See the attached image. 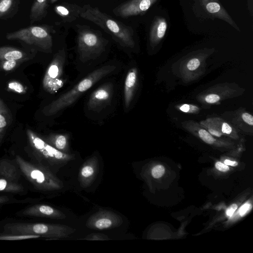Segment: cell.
<instances>
[{
	"instance_id": "cell-1",
	"label": "cell",
	"mask_w": 253,
	"mask_h": 253,
	"mask_svg": "<svg viewBox=\"0 0 253 253\" xmlns=\"http://www.w3.org/2000/svg\"><path fill=\"white\" fill-rule=\"evenodd\" d=\"M116 69V66L114 65H107L93 70L71 89L45 106L42 109V114L45 116H52L70 106L83 93L100 80L112 73Z\"/></svg>"
},
{
	"instance_id": "cell-2",
	"label": "cell",
	"mask_w": 253,
	"mask_h": 253,
	"mask_svg": "<svg viewBox=\"0 0 253 253\" xmlns=\"http://www.w3.org/2000/svg\"><path fill=\"white\" fill-rule=\"evenodd\" d=\"M80 17L100 27L121 46L129 48L134 47L132 28L103 12L98 7L84 5Z\"/></svg>"
},
{
	"instance_id": "cell-3",
	"label": "cell",
	"mask_w": 253,
	"mask_h": 253,
	"mask_svg": "<svg viewBox=\"0 0 253 253\" xmlns=\"http://www.w3.org/2000/svg\"><path fill=\"white\" fill-rule=\"evenodd\" d=\"M77 51L79 59L84 62L93 60L105 51L108 41L101 33L86 25H76Z\"/></svg>"
},
{
	"instance_id": "cell-4",
	"label": "cell",
	"mask_w": 253,
	"mask_h": 253,
	"mask_svg": "<svg viewBox=\"0 0 253 253\" xmlns=\"http://www.w3.org/2000/svg\"><path fill=\"white\" fill-rule=\"evenodd\" d=\"M4 232L17 234L39 235L51 239L67 237L75 229L68 226L42 223H9L4 226Z\"/></svg>"
},
{
	"instance_id": "cell-5",
	"label": "cell",
	"mask_w": 253,
	"mask_h": 253,
	"mask_svg": "<svg viewBox=\"0 0 253 253\" xmlns=\"http://www.w3.org/2000/svg\"><path fill=\"white\" fill-rule=\"evenodd\" d=\"M15 159L23 175L37 189L50 191L62 187L61 182L42 165L26 161L18 155Z\"/></svg>"
},
{
	"instance_id": "cell-6",
	"label": "cell",
	"mask_w": 253,
	"mask_h": 253,
	"mask_svg": "<svg viewBox=\"0 0 253 253\" xmlns=\"http://www.w3.org/2000/svg\"><path fill=\"white\" fill-rule=\"evenodd\" d=\"M53 32L52 28L48 26H31L7 33L6 38L8 40L21 41L50 52L53 46L51 34Z\"/></svg>"
},
{
	"instance_id": "cell-7",
	"label": "cell",
	"mask_w": 253,
	"mask_h": 253,
	"mask_svg": "<svg viewBox=\"0 0 253 253\" xmlns=\"http://www.w3.org/2000/svg\"><path fill=\"white\" fill-rule=\"evenodd\" d=\"M26 133L35 155L41 160L44 161L52 166H62L73 159V156L59 151L32 130L28 129Z\"/></svg>"
},
{
	"instance_id": "cell-8",
	"label": "cell",
	"mask_w": 253,
	"mask_h": 253,
	"mask_svg": "<svg viewBox=\"0 0 253 253\" xmlns=\"http://www.w3.org/2000/svg\"><path fill=\"white\" fill-rule=\"evenodd\" d=\"M66 55V51L64 48L59 50L45 71L42 80V87L49 93L57 92L65 83Z\"/></svg>"
},
{
	"instance_id": "cell-9",
	"label": "cell",
	"mask_w": 253,
	"mask_h": 253,
	"mask_svg": "<svg viewBox=\"0 0 253 253\" xmlns=\"http://www.w3.org/2000/svg\"><path fill=\"white\" fill-rule=\"evenodd\" d=\"M245 91L234 83H223L213 85L201 92L196 98L205 105L218 104L222 101L237 97Z\"/></svg>"
},
{
	"instance_id": "cell-10",
	"label": "cell",
	"mask_w": 253,
	"mask_h": 253,
	"mask_svg": "<svg viewBox=\"0 0 253 253\" xmlns=\"http://www.w3.org/2000/svg\"><path fill=\"white\" fill-rule=\"evenodd\" d=\"M114 95V85L107 82L99 86L90 94L87 102L88 110L99 112L111 103Z\"/></svg>"
},
{
	"instance_id": "cell-11",
	"label": "cell",
	"mask_w": 253,
	"mask_h": 253,
	"mask_svg": "<svg viewBox=\"0 0 253 253\" xmlns=\"http://www.w3.org/2000/svg\"><path fill=\"white\" fill-rule=\"evenodd\" d=\"M157 0H128L113 10L117 17L127 18L141 15L147 11Z\"/></svg>"
},
{
	"instance_id": "cell-12",
	"label": "cell",
	"mask_w": 253,
	"mask_h": 253,
	"mask_svg": "<svg viewBox=\"0 0 253 253\" xmlns=\"http://www.w3.org/2000/svg\"><path fill=\"white\" fill-rule=\"evenodd\" d=\"M206 57L201 54L192 55L183 60L181 69H180L181 78L185 82H190L201 75L205 69Z\"/></svg>"
},
{
	"instance_id": "cell-13",
	"label": "cell",
	"mask_w": 253,
	"mask_h": 253,
	"mask_svg": "<svg viewBox=\"0 0 253 253\" xmlns=\"http://www.w3.org/2000/svg\"><path fill=\"white\" fill-rule=\"evenodd\" d=\"M122 222V218L113 212L103 211L96 213L87 222L88 227L99 230L116 227Z\"/></svg>"
},
{
	"instance_id": "cell-14",
	"label": "cell",
	"mask_w": 253,
	"mask_h": 253,
	"mask_svg": "<svg viewBox=\"0 0 253 253\" xmlns=\"http://www.w3.org/2000/svg\"><path fill=\"white\" fill-rule=\"evenodd\" d=\"M226 118H230V122L232 126L239 130L253 132V116L245 109H239L233 112L223 114Z\"/></svg>"
},
{
	"instance_id": "cell-15",
	"label": "cell",
	"mask_w": 253,
	"mask_h": 253,
	"mask_svg": "<svg viewBox=\"0 0 253 253\" xmlns=\"http://www.w3.org/2000/svg\"><path fill=\"white\" fill-rule=\"evenodd\" d=\"M138 83V71L132 67L128 71L124 83V98L126 109H128L133 100Z\"/></svg>"
},
{
	"instance_id": "cell-16",
	"label": "cell",
	"mask_w": 253,
	"mask_h": 253,
	"mask_svg": "<svg viewBox=\"0 0 253 253\" xmlns=\"http://www.w3.org/2000/svg\"><path fill=\"white\" fill-rule=\"evenodd\" d=\"M22 214L52 219H61L65 216L59 211L49 206L42 204L35 205L27 208L22 211Z\"/></svg>"
},
{
	"instance_id": "cell-17",
	"label": "cell",
	"mask_w": 253,
	"mask_h": 253,
	"mask_svg": "<svg viewBox=\"0 0 253 253\" xmlns=\"http://www.w3.org/2000/svg\"><path fill=\"white\" fill-rule=\"evenodd\" d=\"M54 11L64 22H71L80 16L82 7L65 2L55 5Z\"/></svg>"
},
{
	"instance_id": "cell-18",
	"label": "cell",
	"mask_w": 253,
	"mask_h": 253,
	"mask_svg": "<svg viewBox=\"0 0 253 253\" xmlns=\"http://www.w3.org/2000/svg\"><path fill=\"white\" fill-rule=\"evenodd\" d=\"M199 1L209 13L227 22L233 26H236L234 21L218 2V0H199Z\"/></svg>"
},
{
	"instance_id": "cell-19",
	"label": "cell",
	"mask_w": 253,
	"mask_h": 253,
	"mask_svg": "<svg viewBox=\"0 0 253 253\" xmlns=\"http://www.w3.org/2000/svg\"><path fill=\"white\" fill-rule=\"evenodd\" d=\"M167 22L162 17H157L152 25L149 34V41L152 46L157 45L164 37L167 29Z\"/></svg>"
},
{
	"instance_id": "cell-20",
	"label": "cell",
	"mask_w": 253,
	"mask_h": 253,
	"mask_svg": "<svg viewBox=\"0 0 253 253\" xmlns=\"http://www.w3.org/2000/svg\"><path fill=\"white\" fill-rule=\"evenodd\" d=\"M206 120L224 135L234 139L238 137L237 130L226 120L219 117H210Z\"/></svg>"
},
{
	"instance_id": "cell-21",
	"label": "cell",
	"mask_w": 253,
	"mask_h": 253,
	"mask_svg": "<svg viewBox=\"0 0 253 253\" xmlns=\"http://www.w3.org/2000/svg\"><path fill=\"white\" fill-rule=\"evenodd\" d=\"M0 178L17 182L19 175L16 166L9 160H0Z\"/></svg>"
},
{
	"instance_id": "cell-22",
	"label": "cell",
	"mask_w": 253,
	"mask_h": 253,
	"mask_svg": "<svg viewBox=\"0 0 253 253\" xmlns=\"http://www.w3.org/2000/svg\"><path fill=\"white\" fill-rule=\"evenodd\" d=\"M48 0H35L30 10V23L39 21L44 18L47 14Z\"/></svg>"
},
{
	"instance_id": "cell-23",
	"label": "cell",
	"mask_w": 253,
	"mask_h": 253,
	"mask_svg": "<svg viewBox=\"0 0 253 253\" xmlns=\"http://www.w3.org/2000/svg\"><path fill=\"white\" fill-rule=\"evenodd\" d=\"M43 139L47 143L62 152L67 150L68 147L69 135L66 133H52L46 136Z\"/></svg>"
},
{
	"instance_id": "cell-24",
	"label": "cell",
	"mask_w": 253,
	"mask_h": 253,
	"mask_svg": "<svg viewBox=\"0 0 253 253\" xmlns=\"http://www.w3.org/2000/svg\"><path fill=\"white\" fill-rule=\"evenodd\" d=\"M12 121V115L3 100L0 98V143L1 142L6 129Z\"/></svg>"
},
{
	"instance_id": "cell-25",
	"label": "cell",
	"mask_w": 253,
	"mask_h": 253,
	"mask_svg": "<svg viewBox=\"0 0 253 253\" xmlns=\"http://www.w3.org/2000/svg\"><path fill=\"white\" fill-rule=\"evenodd\" d=\"M26 57L23 50L12 46H0V61L8 60H23Z\"/></svg>"
},
{
	"instance_id": "cell-26",
	"label": "cell",
	"mask_w": 253,
	"mask_h": 253,
	"mask_svg": "<svg viewBox=\"0 0 253 253\" xmlns=\"http://www.w3.org/2000/svg\"><path fill=\"white\" fill-rule=\"evenodd\" d=\"M24 190L22 185L17 182L9 181L3 178H0V192L9 193H19Z\"/></svg>"
},
{
	"instance_id": "cell-27",
	"label": "cell",
	"mask_w": 253,
	"mask_h": 253,
	"mask_svg": "<svg viewBox=\"0 0 253 253\" xmlns=\"http://www.w3.org/2000/svg\"><path fill=\"white\" fill-rule=\"evenodd\" d=\"M18 0H0V19H3L17 5Z\"/></svg>"
},
{
	"instance_id": "cell-28",
	"label": "cell",
	"mask_w": 253,
	"mask_h": 253,
	"mask_svg": "<svg viewBox=\"0 0 253 253\" xmlns=\"http://www.w3.org/2000/svg\"><path fill=\"white\" fill-rule=\"evenodd\" d=\"M41 237L39 235L31 234H17L5 232L0 234V240L14 241L30 239H36Z\"/></svg>"
},
{
	"instance_id": "cell-29",
	"label": "cell",
	"mask_w": 253,
	"mask_h": 253,
	"mask_svg": "<svg viewBox=\"0 0 253 253\" xmlns=\"http://www.w3.org/2000/svg\"><path fill=\"white\" fill-rule=\"evenodd\" d=\"M177 109L189 114H197L200 111V108L193 104H182L176 106Z\"/></svg>"
},
{
	"instance_id": "cell-30",
	"label": "cell",
	"mask_w": 253,
	"mask_h": 253,
	"mask_svg": "<svg viewBox=\"0 0 253 253\" xmlns=\"http://www.w3.org/2000/svg\"><path fill=\"white\" fill-rule=\"evenodd\" d=\"M8 88L15 92L19 94L25 93L26 92V88L20 83L12 81L8 83L7 84Z\"/></svg>"
},
{
	"instance_id": "cell-31",
	"label": "cell",
	"mask_w": 253,
	"mask_h": 253,
	"mask_svg": "<svg viewBox=\"0 0 253 253\" xmlns=\"http://www.w3.org/2000/svg\"><path fill=\"white\" fill-rule=\"evenodd\" d=\"M22 60H8L1 62V67L5 71H9L14 69L19 61Z\"/></svg>"
},
{
	"instance_id": "cell-32",
	"label": "cell",
	"mask_w": 253,
	"mask_h": 253,
	"mask_svg": "<svg viewBox=\"0 0 253 253\" xmlns=\"http://www.w3.org/2000/svg\"><path fill=\"white\" fill-rule=\"evenodd\" d=\"M165 172V168L163 166L158 165L152 169V175L155 178L161 177Z\"/></svg>"
},
{
	"instance_id": "cell-33",
	"label": "cell",
	"mask_w": 253,
	"mask_h": 253,
	"mask_svg": "<svg viewBox=\"0 0 253 253\" xmlns=\"http://www.w3.org/2000/svg\"><path fill=\"white\" fill-rule=\"evenodd\" d=\"M94 169L90 166H85L81 170V175L84 177H89L94 173Z\"/></svg>"
},
{
	"instance_id": "cell-34",
	"label": "cell",
	"mask_w": 253,
	"mask_h": 253,
	"mask_svg": "<svg viewBox=\"0 0 253 253\" xmlns=\"http://www.w3.org/2000/svg\"><path fill=\"white\" fill-rule=\"evenodd\" d=\"M251 205L249 203L243 205L239 209V213L241 216L245 215L247 212L250 210Z\"/></svg>"
},
{
	"instance_id": "cell-35",
	"label": "cell",
	"mask_w": 253,
	"mask_h": 253,
	"mask_svg": "<svg viewBox=\"0 0 253 253\" xmlns=\"http://www.w3.org/2000/svg\"><path fill=\"white\" fill-rule=\"evenodd\" d=\"M215 166L216 168L221 171H227L229 170V168L227 165L222 163L221 162H216Z\"/></svg>"
},
{
	"instance_id": "cell-36",
	"label": "cell",
	"mask_w": 253,
	"mask_h": 253,
	"mask_svg": "<svg viewBox=\"0 0 253 253\" xmlns=\"http://www.w3.org/2000/svg\"><path fill=\"white\" fill-rule=\"evenodd\" d=\"M237 209V205L236 204H233L230 206L226 210V213L227 216H231L236 210Z\"/></svg>"
},
{
	"instance_id": "cell-37",
	"label": "cell",
	"mask_w": 253,
	"mask_h": 253,
	"mask_svg": "<svg viewBox=\"0 0 253 253\" xmlns=\"http://www.w3.org/2000/svg\"><path fill=\"white\" fill-rule=\"evenodd\" d=\"M224 164L227 166H236L238 165V163L235 161H231L229 160H226L224 161Z\"/></svg>"
},
{
	"instance_id": "cell-38",
	"label": "cell",
	"mask_w": 253,
	"mask_h": 253,
	"mask_svg": "<svg viewBox=\"0 0 253 253\" xmlns=\"http://www.w3.org/2000/svg\"><path fill=\"white\" fill-rule=\"evenodd\" d=\"M9 197L7 196H0V205L8 202Z\"/></svg>"
},
{
	"instance_id": "cell-39",
	"label": "cell",
	"mask_w": 253,
	"mask_h": 253,
	"mask_svg": "<svg viewBox=\"0 0 253 253\" xmlns=\"http://www.w3.org/2000/svg\"><path fill=\"white\" fill-rule=\"evenodd\" d=\"M58 0H50V3L52 4L54 2H55L56 1H57Z\"/></svg>"
}]
</instances>
